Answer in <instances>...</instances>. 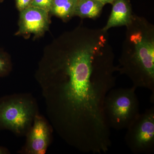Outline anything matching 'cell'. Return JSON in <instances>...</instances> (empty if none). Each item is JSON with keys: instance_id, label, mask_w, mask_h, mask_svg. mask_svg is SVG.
<instances>
[{"instance_id": "6da1fadb", "label": "cell", "mask_w": 154, "mask_h": 154, "mask_svg": "<svg viewBox=\"0 0 154 154\" xmlns=\"http://www.w3.org/2000/svg\"><path fill=\"white\" fill-rule=\"evenodd\" d=\"M59 49L38 79L50 119L70 145L106 153L112 141L104 102L118 72L108 32L80 27L63 38Z\"/></svg>"}, {"instance_id": "7c38bea8", "label": "cell", "mask_w": 154, "mask_h": 154, "mask_svg": "<svg viewBox=\"0 0 154 154\" xmlns=\"http://www.w3.org/2000/svg\"><path fill=\"white\" fill-rule=\"evenodd\" d=\"M53 0H32L31 6L42 9L50 13Z\"/></svg>"}, {"instance_id": "9c48e42d", "label": "cell", "mask_w": 154, "mask_h": 154, "mask_svg": "<svg viewBox=\"0 0 154 154\" xmlns=\"http://www.w3.org/2000/svg\"><path fill=\"white\" fill-rule=\"evenodd\" d=\"M104 6L97 0H78L74 16L95 19L100 15Z\"/></svg>"}, {"instance_id": "ba28073f", "label": "cell", "mask_w": 154, "mask_h": 154, "mask_svg": "<svg viewBox=\"0 0 154 154\" xmlns=\"http://www.w3.org/2000/svg\"><path fill=\"white\" fill-rule=\"evenodd\" d=\"M106 25L102 29L108 31L110 28L127 26L131 22L133 14L128 0H115Z\"/></svg>"}, {"instance_id": "8fae6325", "label": "cell", "mask_w": 154, "mask_h": 154, "mask_svg": "<svg viewBox=\"0 0 154 154\" xmlns=\"http://www.w3.org/2000/svg\"><path fill=\"white\" fill-rule=\"evenodd\" d=\"M10 60L5 54L0 51V77L8 73L11 69Z\"/></svg>"}, {"instance_id": "5b68a950", "label": "cell", "mask_w": 154, "mask_h": 154, "mask_svg": "<svg viewBox=\"0 0 154 154\" xmlns=\"http://www.w3.org/2000/svg\"><path fill=\"white\" fill-rule=\"evenodd\" d=\"M126 129L125 140L133 153H154V106L140 113Z\"/></svg>"}, {"instance_id": "5bb4252c", "label": "cell", "mask_w": 154, "mask_h": 154, "mask_svg": "<svg viewBox=\"0 0 154 154\" xmlns=\"http://www.w3.org/2000/svg\"><path fill=\"white\" fill-rule=\"evenodd\" d=\"M99 1L101 3H102L103 5H105L107 4H113L115 0H97Z\"/></svg>"}, {"instance_id": "277c9868", "label": "cell", "mask_w": 154, "mask_h": 154, "mask_svg": "<svg viewBox=\"0 0 154 154\" xmlns=\"http://www.w3.org/2000/svg\"><path fill=\"white\" fill-rule=\"evenodd\" d=\"M136 89L134 86L113 88L107 94L104 111L106 122L110 129H127L140 113Z\"/></svg>"}, {"instance_id": "30bf717a", "label": "cell", "mask_w": 154, "mask_h": 154, "mask_svg": "<svg viewBox=\"0 0 154 154\" xmlns=\"http://www.w3.org/2000/svg\"><path fill=\"white\" fill-rule=\"evenodd\" d=\"M78 0H53L50 13L66 21L74 16Z\"/></svg>"}, {"instance_id": "2e32d148", "label": "cell", "mask_w": 154, "mask_h": 154, "mask_svg": "<svg viewBox=\"0 0 154 154\" xmlns=\"http://www.w3.org/2000/svg\"><path fill=\"white\" fill-rule=\"evenodd\" d=\"M0 2H1V0H0Z\"/></svg>"}, {"instance_id": "9a60e30c", "label": "cell", "mask_w": 154, "mask_h": 154, "mask_svg": "<svg viewBox=\"0 0 154 154\" xmlns=\"http://www.w3.org/2000/svg\"><path fill=\"white\" fill-rule=\"evenodd\" d=\"M10 153L8 149L3 147H0V154H7Z\"/></svg>"}, {"instance_id": "4fadbf2b", "label": "cell", "mask_w": 154, "mask_h": 154, "mask_svg": "<svg viewBox=\"0 0 154 154\" xmlns=\"http://www.w3.org/2000/svg\"><path fill=\"white\" fill-rule=\"evenodd\" d=\"M32 0H16L17 8L20 12L31 6Z\"/></svg>"}, {"instance_id": "3957f363", "label": "cell", "mask_w": 154, "mask_h": 154, "mask_svg": "<svg viewBox=\"0 0 154 154\" xmlns=\"http://www.w3.org/2000/svg\"><path fill=\"white\" fill-rule=\"evenodd\" d=\"M38 113L36 101L28 94H16L0 99V129L26 135Z\"/></svg>"}, {"instance_id": "52a82bcc", "label": "cell", "mask_w": 154, "mask_h": 154, "mask_svg": "<svg viewBox=\"0 0 154 154\" xmlns=\"http://www.w3.org/2000/svg\"><path fill=\"white\" fill-rule=\"evenodd\" d=\"M49 13L45 10L30 6L20 12L18 35L34 34L42 36L49 28Z\"/></svg>"}, {"instance_id": "7a4b0ae2", "label": "cell", "mask_w": 154, "mask_h": 154, "mask_svg": "<svg viewBox=\"0 0 154 154\" xmlns=\"http://www.w3.org/2000/svg\"><path fill=\"white\" fill-rule=\"evenodd\" d=\"M126 27L118 72L128 77L136 89L151 91V102L154 104V25L145 18L133 15Z\"/></svg>"}, {"instance_id": "8992f818", "label": "cell", "mask_w": 154, "mask_h": 154, "mask_svg": "<svg viewBox=\"0 0 154 154\" xmlns=\"http://www.w3.org/2000/svg\"><path fill=\"white\" fill-rule=\"evenodd\" d=\"M52 129L45 119L37 113L33 124L27 133V140L22 152L27 154H44L51 139Z\"/></svg>"}]
</instances>
